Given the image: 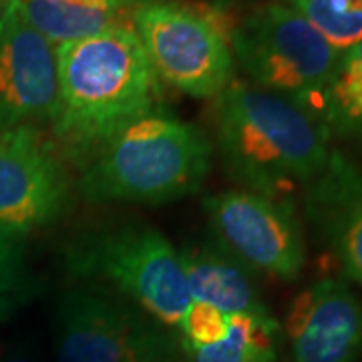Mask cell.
<instances>
[{
  "label": "cell",
  "mask_w": 362,
  "mask_h": 362,
  "mask_svg": "<svg viewBox=\"0 0 362 362\" xmlns=\"http://www.w3.org/2000/svg\"><path fill=\"white\" fill-rule=\"evenodd\" d=\"M0 362H45L37 342L11 340L0 344Z\"/></svg>",
  "instance_id": "obj_21"
},
{
  "label": "cell",
  "mask_w": 362,
  "mask_h": 362,
  "mask_svg": "<svg viewBox=\"0 0 362 362\" xmlns=\"http://www.w3.org/2000/svg\"><path fill=\"white\" fill-rule=\"evenodd\" d=\"M109 2H115V4H121V6H135L137 4L135 0H109Z\"/></svg>",
  "instance_id": "obj_22"
},
{
  "label": "cell",
  "mask_w": 362,
  "mask_h": 362,
  "mask_svg": "<svg viewBox=\"0 0 362 362\" xmlns=\"http://www.w3.org/2000/svg\"><path fill=\"white\" fill-rule=\"evenodd\" d=\"M25 280V238L0 228V294Z\"/></svg>",
  "instance_id": "obj_19"
},
{
  "label": "cell",
  "mask_w": 362,
  "mask_h": 362,
  "mask_svg": "<svg viewBox=\"0 0 362 362\" xmlns=\"http://www.w3.org/2000/svg\"><path fill=\"white\" fill-rule=\"evenodd\" d=\"M28 25L37 28L52 47L81 40L131 25L135 6H121L109 0H16Z\"/></svg>",
  "instance_id": "obj_14"
},
{
  "label": "cell",
  "mask_w": 362,
  "mask_h": 362,
  "mask_svg": "<svg viewBox=\"0 0 362 362\" xmlns=\"http://www.w3.org/2000/svg\"><path fill=\"white\" fill-rule=\"evenodd\" d=\"M6 6H8V0H0V18L6 13Z\"/></svg>",
  "instance_id": "obj_23"
},
{
  "label": "cell",
  "mask_w": 362,
  "mask_h": 362,
  "mask_svg": "<svg viewBox=\"0 0 362 362\" xmlns=\"http://www.w3.org/2000/svg\"><path fill=\"white\" fill-rule=\"evenodd\" d=\"M230 49L250 85L282 95L324 123L342 52L290 4L268 2L242 16L230 30Z\"/></svg>",
  "instance_id": "obj_5"
},
{
  "label": "cell",
  "mask_w": 362,
  "mask_h": 362,
  "mask_svg": "<svg viewBox=\"0 0 362 362\" xmlns=\"http://www.w3.org/2000/svg\"><path fill=\"white\" fill-rule=\"evenodd\" d=\"M308 202L344 274L362 286V175L334 153L308 187Z\"/></svg>",
  "instance_id": "obj_12"
},
{
  "label": "cell",
  "mask_w": 362,
  "mask_h": 362,
  "mask_svg": "<svg viewBox=\"0 0 362 362\" xmlns=\"http://www.w3.org/2000/svg\"><path fill=\"white\" fill-rule=\"evenodd\" d=\"M183 342L192 346H209L228 334V314L211 306L192 302L180 324Z\"/></svg>",
  "instance_id": "obj_18"
},
{
  "label": "cell",
  "mask_w": 362,
  "mask_h": 362,
  "mask_svg": "<svg viewBox=\"0 0 362 362\" xmlns=\"http://www.w3.org/2000/svg\"><path fill=\"white\" fill-rule=\"evenodd\" d=\"M221 161L244 189L286 199L310 187L334 153L328 127L294 101L250 83H232L214 103Z\"/></svg>",
  "instance_id": "obj_2"
},
{
  "label": "cell",
  "mask_w": 362,
  "mask_h": 362,
  "mask_svg": "<svg viewBox=\"0 0 362 362\" xmlns=\"http://www.w3.org/2000/svg\"><path fill=\"white\" fill-rule=\"evenodd\" d=\"M192 302L223 314H270L246 266L220 244H202L180 250Z\"/></svg>",
  "instance_id": "obj_13"
},
{
  "label": "cell",
  "mask_w": 362,
  "mask_h": 362,
  "mask_svg": "<svg viewBox=\"0 0 362 362\" xmlns=\"http://www.w3.org/2000/svg\"><path fill=\"white\" fill-rule=\"evenodd\" d=\"M211 163L202 131L171 115L131 123L87 163L78 194L93 204H169L197 194Z\"/></svg>",
  "instance_id": "obj_3"
},
{
  "label": "cell",
  "mask_w": 362,
  "mask_h": 362,
  "mask_svg": "<svg viewBox=\"0 0 362 362\" xmlns=\"http://www.w3.org/2000/svg\"><path fill=\"white\" fill-rule=\"evenodd\" d=\"M214 233L244 266L292 282L304 270L306 244L292 202L230 189L204 199Z\"/></svg>",
  "instance_id": "obj_8"
},
{
  "label": "cell",
  "mask_w": 362,
  "mask_h": 362,
  "mask_svg": "<svg viewBox=\"0 0 362 362\" xmlns=\"http://www.w3.org/2000/svg\"><path fill=\"white\" fill-rule=\"evenodd\" d=\"M338 52L362 42V0H290Z\"/></svg>",
  "instance_id": "obj_17"
},
{
  "label": "cell",
  "mask_w": 362,
  "mask_h": 362,
  "mask_svg": "<svg viewBox=\"0 0 362 362\" xmlns=\"http://www.w3.org/2000/svg\"><path fill=\"white\" fill-rule=\"evenodd\" d=\"M71 173L39 127L0 131V228L25 238L66 211Z\"/></svg>",
  "instance_id": "obj_9"
},
{
  "label": "cell",
  "mask_w": 362,
  "mask_h": 362,
  "mask_svg": "<svg viewBox=\"0 0 362 362\" xmlns=\"http://www.w3.org/2000/svg\"><path fill=\"white\" fill-rule=\"evenodd\" d=\"M65 268L85 284H103L168 328H180L192 304L180 252L149 223L81 233L66 244Z\"/></svg>",
  "instance_id": "obj_4"
},
{
  "label": "cell",
  "mask_w": 362,
  "mask_h": 362,
  "mask_svg": "<svg viewBox=\"0 0 362 362\" xmlns=\"http://www.w3.org/2000/svg\"><path fill=\"white\" fill-rule=\"evenodd\" d=\"M159 81L195 99H216L233 83L230 18L218 8L143 0L131 13Z\"/></svg>",
  "instance_id": "obj_6"
},
{
  "label": "cell",
  "mask_w": 362,
  "mask_h": 362,
  "mask_svg": "<svg viewBox=\"0 0 362 362\" xmlns=\"http://www.w3.org/2000/svg\"><path fill=\"white\" fill-rule=\"evenodd\" d=\"M180 342L187 362H278L280 324L272 314H228V334L220 342Z\"/></svg>",
  "instance_id": "obj_15"
},
{
  "label": "cell",
  "mask_w": 362,
  "mask_h": 362,
  "mask_svg": "<svg viewBox=\"0 0 362 362\" xmlns=\"http://www.w3.org/2000/svg\"><path fill=\"white\" fill-rule=\"evenodd\" d=\"M294 362H356L362 352V300L342 280H318L286 316Z\"/></svg>",
  "instance_id": "obj_11"
},
{
  "label": "cell",
  "mask_w": 362,
  "mask_h": 362,
  "mask_svg": "<svg viewBox=\"0 0 362 362\" xmlns=\"http://www.w3.org/2000/svg\"><path fill=\"white\" fill-rule=\"evenodd\" d=\"M40 292H42V286L35 278H26L23 284H18L13 290L2 292L0 294V324L11 320L14 312L21 310L30 300H35Z\"/></svg>",
  "instance_id": "obj_20"
},
{
  "label": "cell",
  "mask_w": 362,
  "mask_h": 362,
  "mask_svg": "<svg viewBox=\"0 0 362 362\" xmlns=\"http://www.w3.org/2000/svg\"><path fill=\"white\" fill-rule=\"evenodd\" d=\"M54 362L187 361L168 326L109 290L78 284L57 306Z\"/></svg>",
  "instance_id": "obj_7"
},
{
  "label": "cell",
  "mask_w": 362,
  "mask_h": 362,
  "mask_svg": "<svg viewBox=\"0 0 362 362\" xmlns=\"http://www.w3.org/2000/svg\"><path fill=\"white\" fill-rule=\"evenodd\" d=\"M57 95V47L8 0L0 18V131L51 125Z\"/></svg>",
  "instance_id": "obj_10"
},
{
  "label": "cell",
  "mask_w": 362,
  "mask_h": 362,
  "mask_svg": "<svg viewBox=\"0 0 362 362\" xmlns=\"http://www.w3.org/2000/svg\"><path fill=\"white\" fill-rule=\"evenodd\" d=\"M54 143L65 159L89 163L131 123L151 115L159 78L133 25L57 47Z\"/></svg>",
  "instance_id": "obj_1"
},
{
  "label": "cell",
  "mask_w": 362,
  "mask_h": 362,
  "mask_svg": "<svg viewBox=\"0 0 362 362\" xmlns=\"http://www.w3.org/2000/svg\"><path fill=\"white\" fill-rule=\"evenodd\" d=\"M324 125L328 131L362 139V42L340 54L328 90Z\"/></svg>",
  "instance_id": "obj_16"
}]
</instances>
